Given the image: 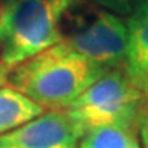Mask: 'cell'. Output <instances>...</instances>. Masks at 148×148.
Returning a JSON list of instances; mask_svg holds the SVG:
<instances>
[{
    "instance_id": "cell-1",
    "label": "cell",
    "mask_w": 148,
    "mask_h": 148,
    "mask_svg": "<svg viewBox=\"0 0 148 148\" xmlns=\"http://www.w3.org/2000/svg\"><path fill=\"white\" fill-rule=\"evenodd\" d=\"M107 71L60 41L12 68L8 83L42 109L65 110Z\"/></svg>"
},
{
    "instance_id": "cell-2",
    "label": "cell",
    "mask_w": 148,
    "mask_h": 148,
    "mask_svg": "<svg viewBox=\"0 0 148 148\" xmlns=\"http://www.w3.org/2000/svg\"><path fill=\"white\" fill-rule=\"evenodd\" d=\"M71 0H0V62L9 68L62 41Z\"/></svg>"
},
{
    "instance_id": "cell-3",
    "label": "cell",
    "mask_w": 148,
    "mask_h": 148,
    "mask_svg": "<svg viewBox=\"0 0 148 148\" xmlns=\"http://www.w3.org/2000/svg\"><path fill=\"white\" fill-rule=\"evenodd\" d=\"M148 94L125 71H107L65 109L83 134L97 127L134 129Z\"/></svg>"
},
{
    "instance_id": "cell-4",
    "label": "cell",
    "mask_w": 148,
    "mask_h": 148,
    "mask_svg": "<svg viewBox=\"0 0 148 148\" xmlns=\"http://www.w3.org/2000/svg\"><path fill=\"white\" fill-rule=\"evenodd\" d=\"M60 30L62 41L104 68H118L125 64L127 24L113 12L85 0H71Z\"/></svg>"
},
{
    "instance_id": "cell-5",
    "label": "cell",
    "mask_w": 148,
    "mask_h": 148,
    "mask_svg": "<svg viewBox=\"0 0 148 148\" xmlns=\"http://www.w3.org/2000/svg\"><path fill=\"white\" fill-rule=\"evenodd\" d=\"M82 136L65 110H50L0 134V148H79Z\"/></svg>"
},
{
    "instance_id": "cell-6",
    "label": "cell",
    "mask_w": 148,
    "mask_h": 148,
    "mask_svg": "<svg viewBox=\"0 0 148 148\" xmlns=\"http://www.w3.org/2000/svg\"><path fill=\"white\" fill-rule=\"evenodd\" d=\"M127 36L124 71L144 88L148 77V0L139 2L132 11L127 21Z\"/></svg>"
},
{
    "instance_id": "cell-7",
    "label": "cell",
    "mask_w": 148,
    "mask_h": 148,
    "mask_svg": "<svg viewBox=\"0 0 148 148\" xmlns=\"http://www.w3.org/2000/svg\"><path fill=\"white\" fill-rule=\"evenodd\" d=\"M44 113V109L12 86H0V134L9 133Z\"/></svg>"
},
{
    "instance_id": "cell-8",
    "label": "cell",
    "mask_w": 148,
    "mask_h": 148,
    "mask_svg": "<svg viewBox=\"0 0 148 148\" xmlns=\"http://www.w3.org/2000/svg\"><path fill=\"white\" fill-rule=\"evenodd\" d=\"M79 148H142L134 134V129L119 125L97 127L86 132Z\"/></svg>"
},
{
    "instance_id": "cell-9",
    "label": "cell",
    "mask_w": 148,
    "mask_h": 148,
    "mask_svg": "<svg viewBox=\"0 0 148 148\" xmlns=\"http://www.w3.org/2000/svg\"><path fill=\"white\" fill-rule=\"evenodd\" d=\"M85 2H89L92 5L98 6V8L113 12V14H118V15H129L133 11L132 0H85Z\"/></svg>"
},
{
    "instance_id": "cell-10",
    "label": "cell",
    "mask_w": 148,
    "mask_h": 148,
    "mask_svg": "<svg viewBox=\"0 0 148 148\" xmlns=\"http://www.w3.org/2000/svg\"><path fill=\"white\" fill-rule=\"evenodd\" d=\"M139 136L142 140V148H148V106L144 109L142 115L139 119Z\"/></svg>"
},
{
    "instance_id": "cell-11",
    "label": "cell",
    "mask_w": 148,
    "mask_h": 148,
    "mask_svg": "<svg viewBox=\"0 0 148 148\" xmlns=\"http://www.w3.org/2000/svg\"><path fill=\"white\" fill-rule=\"evenodd\" d=\"M9 73H11L9 66H6L3 62H0V86H5V83H8Z\"/></svg>"
},
{
    "instance_id": "cell-12",
    "label": "cell",
    "mask_w": 148,
    "mask_h": 148,
    "mask_svg": "<svg viewBox=\"0 0 148 148\" xmlns=\"http://www.w3.org/2000/svg\"><path fill=\"white\" fill-rule=\"evenodd\" d=\"M144 89H145V92L148 94V77H147V80H145V83H144Z\"/></svg>"
}]
</instances>
